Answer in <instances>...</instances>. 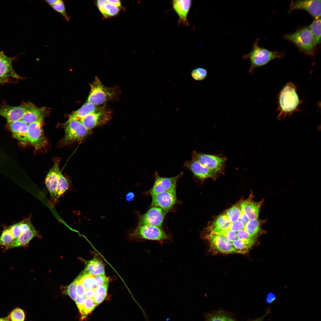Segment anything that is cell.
Masks as SVG:
<instances>
[{
    "mask_svg": "<svg viewBox=\"0 0 321 321\" xmlns=\"http://www.w3.org/2000/svg\"><path fill=\"white\" fill-rule=\"evenodd\" d=\"M297 91V85L290 82L281 89L277 96V119H284L302 111L300 108L303 101L300 98Z\"/></svg>",
    "mask_w": 321,
    "mask_h": 321,
    "instance_id": "cell-1",
    "label": "cell"
},
{
    "mask_svg": "<svg viewBox=\"0 0 321 321\" xmlns=\"http://www.w3.org/2000/svg\"><path fill=\"white\" fill-rule=\"evenodd\" d=\"M258 41L257 39L253 44L251 51L243 57L244 59L250 60V65L248 72L251 74L253 73L256 68L264 66L273 59L281 58L284 56L282 53L271 51L259 46Z\"/></svg>",
    "mask_w": 321,
    "mask_h": 321,
    "instance_id": "cell-2",
    "label": "cell"
},
{
    "mask_svg": "<svg viewBox=\"0 0 321 321\" xmlns=\"http://www.w3.org/2000/svg\"><path fill=\"white\" fill-rule=\"evenodd\" d=\"M90 91L87 101L98 106L112 99L116 94L114 87L104 85L97 77L90 85Z\"/></svg>",
    "mask_w": 321,
    "mask_h": 321,
    "instance_id": "cell-3",
    "label": "cell"
},
{
    "mask_svg": "<svg viewBox=\"0 0 321 321\" xmlns=\"http://www.w3.org/2000/svg\"><path fill=\"white\" fill-rule=\"evenodd\" d=\"M284 38L292 43L300 50L306 54H311L313 53L315 47L314 37L308 27L286 35Z\"/></svg>",
    "mask_w": 321,
    "mask_h": 321,
    "instance_id": "cell-4",
    "label": "cell"
},
{
    "mask_svg": "<svg viewBox=\"0 0 321 321\" xmlns=\"http://www.w3.org/2000/svg\"><path fill=\"white\" fill-rule=\"evenodd\" d=\"M192 160L197 161L208 167L218 174H224L227 160L226 157L220 155L203 153L194 151Z\"/></svg>",
    "mask_w": 321,
    "mask_h": 321,
    "instance_id": "cell-5",
    "label": "cell"
},
{
    "mask_svg": "<svg viewBox=\"0 0 321 321\" xmlns=\"http://www.w3.org/2000/svg\"><path fill=\"white\" fill-rule=\"evenodd\" d=\"M111 112L105 106L100 107L93 112L82 118L80 122L90 130L98 126L106 123L111 118Z\"/></svg>",
    "mask_w": 321,
    "mask_h": 321,
    "instance_id": "cell-6",
    "label": "cell"
},
{
    "mask_svg": "<svg viewBox=\"0 0 321 321\" xmlns=\"http://www.w3.org/2000/svg\"><path fill=\"white\" fill-rule=\"evenodd\" d=\"M205 238L209 243L210 250L214 253H236L232 243L223 235L207 232Z\"/></svg>",
    "mask_w": 321,
    "mask_h": 321,
    "instance_id": "cell-7",
    "label": "cell"
},
{
    "mask_svg": "<svg viewBox=\"0 0 321 321\" xmlns=\"http://www.w3.org/2000/svg\"><path fill=\"white\" fill-rule=\"evenodd\" d=\"M65 132L63 141L67 144L82 140L89 133L80 122L75 120H68L64 124Z\"/></svg>",
    "mask_w": 321,
    "mask_h": 321,
    "instance_id": "cell-8",
    "label": "cell"
},
{
    "mask_svg": "<svg viewBox=\"0 0 321 321\" xmlns=\"http://www.w3.org/2000/svg\"><path fill=\"white\" fill-rule=\"evenodd\" d=\"M133 237L149 240L161 241L168 237L161 228L150 225L139 226L131 234Z\"/></svg>",
    "mask_w": 321,
    "mask_h": 321,
    "instance_id": "cell-9",
    "label": "cell"
},
{
    "mask_svg": "<svg viewBox=\"0 0 321 321\" xmlns=\"http://www.w3.org/2000/svg\"><path fill=\"white\" fill-rule=\"evenodd\" d=\"M43 118L28 124V138L30 142L36 150L44 147L47 143L43 128Z\"/></svg>",
    "mask_w": 321,
    "mask_h": 321,
    "instance_id": "cell-10",
    "label": "cell"
},
{
    "mask_svg": "<svg viewBox=\"0 0 321 321\" xmlns=\"http://www.w3.org/2000/svg\"><path fill=\"white\" fill-rule=\"evenodd\" d=\"M296 10H303L308 12L315 19L320 18L321 1L303 0L291 1L288 11L290 13Z\"/></svg>",
    "mask_w": 321,
    "mask_h": 321,
    "instance_id": "cell-11",
    "label": "cell"
},
{
    "mask_svg": "<svg viewBox=\"0 0 321 321\" xmlns=\"http://www.w3.org/2000/svg\"><path fill=\"white\" fill-rule=\"evenodd\" d=\"M176 188L152 196V206L160 207L166 212H168L177 202Z\"/></svg>",
    "mask_w": 321,
    "mask_h": 321,
    "instance_id": "cell-12",
    "label": "cell"
},
{
    "mask_svg": "<svg viewBox=\"0 0 321 321\" xmlns=\"http://www.w3.org/2000/svg\"><path fill=\"white\" fill-rule=\"evenodd\" d=\"M166 213L160 207H152L140 217L139 226L148 225L161 228Z\"/></svg>",
    "mask_w": 321,
    "mask_h": 321,
    "instance_id": "cell-13",
    "label": "cell"
},
{
    "mask_svg": "<svg viewBox=\"0 0 321 321\" xmlns=\"http://www.w3.org/2000/svg\"><path fill=\"white\" fill-rule=\"evenodd\" d=\"M155 182L150 191V193L152 196L176 188L177 181L182 176L183 172L176 176L170 177H161L157 171H155Z\"/></svg>",
    "mask_w": 321,
    "mask_h": 321,
    "instance_id": "cell-14",
    "label": "cell"
},
{
    "mask_svg": "<svg viewBox=\"0 0 321 321\" xmlns=\"http://www.w3.org/2000/svg\"><path fill=\"white\" fill-rule=\"evenodd\" d=\"M184 166L191 171L197 178L202 180L209 178L215 180L218 176L215 171L193 160L186 161Z\"/></svg>",
    "mask_w": 321,
    "mask_h": 321,
    "instance_id": "cell-15",
    "label": "cell"
},
{
    "mask_svg": "<svg viewBox=\"0 0 321 321\" xmlns=\"http://www.w3.org/2000/svg\"><path fill=\"white\" fill-rule=\"evenodd\" d=\"M25 109L22 103L17 106L4 105L0 106V115L4 117L8 123L21 120L24 114Z\"/></svg>",
    "mask_w": 321,
    "mask_h": 321,
    "instance_id": "cell-16",
    "label": "cell"
},
{
    "mask_svg": "<svg viewBox=\"0 0 321 321\" xmlns=\"http://www.w3.org/2000/svg\"><path fill=\"white\" fill-rule=\"evenodd\" d=\"M13 136L22 145H25L29 142L28 138V124L22 120L8 123Z\"/></svg>",
    "mask_w": 321,
    "mask_h": 321,
    "instance_id": "cell-17",
    "label": "cell"
},
{
    "mask_svg": "<svg viewBox=\"0 0 321 321\" xmlns=\"http://www.w3.org/2000/svg\"><path fill=\"white\" fill-rule=\"evenodd\" d=\"M60 170L58 161L56 162L49 170L45 178V183L49 192L51 198L55 203L59 172Z\"/></svg>",
    "mask_w": 321,
    "mask_h": 321,
    "instance_id": "cell-18",
    "label": "cell"
},
{
    "mask_svg": "<svg viewBox=\"0 0 321 321\" xmlns=\"http://www.w3.org/2000/svg\"><path fill=\"white\" fill-rule=\"evenodd\" d=\"M253 195H250L247 199L240 202L241 209L250 220L258 218L260 210L264 200L263 199L256 202L253 200Z\"/></svg>",
    "mask_w": 321,
    "mask_h": 321,
    "instance_id": "cell-19",
    "label": "cell"
},
{
    "mask_svg": "<svg viewBox=\"0 0 321 321\" xmlns=\"http://www.w3.org/2000/svg\"><path fill=\"white\" fill-rule=\"evenodd\" d=\"M191 3V1L190 0H174L172 1L173 7L179 18V24L189 26L187 15Z\"/></svg>",
    "mask_w": 321,
    "mask_h": 321,
    "instance_id": "cell-20",
    "label": "cell"
},
{
    "mask_svg": "<svg viewBox=\"0 0 321 321\" xmlns=\"http://www.w3.org/2000/svg\"><path fill=\"white\" fill-rule=\"evenodd\" d=\"M25 111L22 120L28 124L43 118L44 109L36 107L33 103H23Z\"/></svg>",
    "mask_w": 321,
    "mask_h": 321,
    "instance_id": "cell-21",
    "label": "cell"
},
{
    "mask_svg": "<svg viewBox=\"0 0 321 321\" xmlns=\"http://www.w3.org/2000/svg\"><path fill=\"white\" fill-rule=\"evenodd\" d=\"M13 59V58L7 56L3 52H0V77L22 78L12 67V63Z\"/></svg>",
    "mask_w": 321,
    "mask_h": 321,
    "instance_id": "cell-22",
    "label": "cell"
},
{
    "mask_svg": "<svg viewBox=\"0 0 321 321\" xmlns=\"http://www.w3.org/2000/svg\"><path fill=\"white\" fill-rule=\"evenodd\" d=\"M231 223L225 213L221 214L208 226L207 232L219 234L228 229Z\"/></svg>",
    "mask_w": 321,
    "mask_h": 321,
    "instance_id": "cell-23",
    "label": "cell"
},
{
    "mask_svg": "<svg viewBox=\"0 0 321 321\" xmlns=\"http://www.w3.org/2000/svg\"><path fill=\"white\" fill-rule=\"evenodd\" d=\"M37 235V231L33 226L28 229L22 232L19 237L12 244L5 247V249L26 246L33 238Z\"/></svg>",
    "mask_w": 321,
    "mask_h": 321,
    "instance_id": "cell-24",
    "label": "cell"
},
{
    "mask_svg": "<svg viewBox=\"0 0 321 321\" xmlns=\"http://www.w3.org/2000/svg\"><path fill=\"white\" fill-rule=\"evenodd\" d=\"M204 321H237L232 312L219 310L204 314Z\"/></svg>",
    "mask_w": 321,
    "mask_h": 321,
    "instance_id": "cell-25",
    "label": "cell"
},
{
    "mask_svg": "<svg viewBox=\"0 0 321 321\" xmlns=\"http://www.w3.org/2000/svg\"><path fill=\"white\" fill-rule=\"evenodd\" d=\"M96 4L103 17L105 18L114 16L118 14L120 11V8L107 2L106 0H97Z\"/></svg>",
    "mask_w": 321,
    "mask_h": 321,
    "instance_id": "cell-26",
    "label": "cell"
},
{
    "mask_svg": "<svg viewBox=\"0 0 321 321\" xmlns=\"http://www.w3.org/2000/svg\"><path fill=\"white\" fill-rule=\"evenodd\" d=\"M264 220L257 219L249 220L245 225L244 229L252 237L257 239L260 235L265 233L261 226L264 223Z\"/></svg>",
    "mask_w": 321,
    "mask_h": 321,
    "instance_id": "cell-27",
    "label": "cell"
},
{
    "mask_svg": "<svg viewBox=\"0 0 321 321\" xmlns=\"http://www.w3.org/2000/svg\"><path fill=\"white\" fill-rule=\"evenodd\" d=\"M100 107L87 102L80 108L74 112L71 115L68 120H74L79 122L82 118L96 110Z\"/></svg>",
    "mask_w": 321,
    "mask_h": 321,
    "instance_id": "cell-28",
    "label": "cell"
},
{
    "mask_svg": "<svg viewBox=\"0 0 321 321\" xmlns=\"http://www.w3.org/2000/svg\"><path fill=\"white\" fill-rule=\"evenodd\" d=\"M86 274L94 276L102 274L105 275L104 266L99 260L95 258L89 261L87 265L85 270Z\"/></svg>",
    "mask_w": 321,
    "mask_h": 321,
    "instance_id": "cell-29",
    "label": "cell"
},
{
    "mask_svg": "<svg viewBox=\"0 0 321 321\" xmlns=\"http://www.w3.org/2000/svg\"><path fill=\"white\" fill-rule=\"evenodd\" d=\"M308 27L313 34L315 47L320 43L321 18L315 19Z\"/></svg>",
    "mask_w": 321,
    "mask_h": 321,
    "instance_id": "cell-30",
    "label": "cell"
},
{
    "mask_svg": "<svg viewBox=\"0 0 321 321\" xmlns=\"http://www.w3.org/2000/svg\"><path fill=\"white\" fill-rule=\"evenodd\" d=\"M69 182L67 179L63 176L61 171L59 174V177L55 202L68 189Z\"/></svg>",
    "mask_w": 321,
    "mask_h": 321,
    "instance_id": "cell-31",
    "label": "cell"
},
{
    "mask_svg": "<svg viewBox=\"0 0 321 321\" xmlns=\"http://www.w3.org/2000/svg\"><path fill=\"white\" fill-rule=\"evenodd\" d=\"M109 281L97 287L93 299L97 305L101 303L105 298L107 293Z\"/></svg>",
    "mask_w": 321,
    "mask_h": 321,
    "instance_id": "cell-32",
    "label": "cell"
},
{
    "mask_svg": "<svg viewBox=\"0 0 321 321\" xmlns=\"http://www.w3.org/2000/svg\"><path fill=\"white\" fill-rule=\"evenodd\" d=\"M97 305L95 303L93 298H85L82 306L79 310L81 316V318H85L88 314L92 312Z\"/></svg>",
    "mask_w": 321,
    "mask_h": 321,
    "instance_id": "cell-33",
    "label": "cell"
},
{
    "mask_svg": "<svg viewBox=\"0 0 321 321\" xmlns=\"http://www.w3.org/2000/svg\"><path fill=\"white\" fill-rule=\"evenodd\" d=\"M241 210L240 202L227 210L225 213L231 222H234L239 219Z\"/></svg>",
    "mask_w": 321,
    "mask_h": 321,
    "instance_id": "cell-34",
    "label": "cell"
},
{
    "mask_svg": "<svg viewBox=\"0 0 321 321\" xmlns=\"http://www.w3.org/2000/svg\"><path fill=\"white\" fill-rule=\"evenodd\" d=\"M15 240L9 227H5L0 236V246L6 247L12 244Z\"/></svg>",
    "mask_w": 321,
    "mask_h": 321,
    "instance_id": "cell-35",
    "label": "cell"
},
{
    "mask_svg": "<svg viewBox=\"0 0 321 321\" xmlns=\"http://www.w3.org/2000/svg\"><path fill=\"white\" fill-rule=\"evenodd\" d=\"M87 290L95 289L97 286L94 276L86 274L78 279Z\"/></svg>",
    "mask_w": 321,
    "mask_h": 321,
    "instance_id": "cell-36",
    "label": "cell"
},
{
    "mask_svg": "<svg viewBox=\"0 0 321 321\" xmlns=\"http://www.w3.org/2000/svg\"><path fill=\"white\" fill-rule=\"evenodd\" d=\"M51 7L54 10L62 15L66 21H69L70 18L67 13L64 3L63 1L57 0Z\"/></svg>",
    "mask_w": 321,
    "mask_h": 321,
    "instance_id": "cell-37",
    "label": "cell"
},
{
    "mask_svg": "<svg viewBox=\"0 0 321 321\" xmlns=\"http://www.w3.org/2000/svg\"><path fill=\"white\" fill-rule=\"evenodd\" d=\"M11 321H24L25 314L23 310L17 307L12 310L9 315Z\"/></svg>",
    "mask_w": 321,
    "mask_h": 321,
    "instance_id": "cell-38",
    "label": "cell"
},
{
    "mask_svg": "<svg viewBox=\"0 0 321 321\" xmlns=\"http://www.w3.org/2000/svg\"><path fill=\"white\" fill-rule=\"evenodd\" d=\"M191 75L195 80L201 81L206 78L207 75V70L204 68L198 67L192 70Z\"/></svg>",
    "mask_w": 321,
    "mask_h": 321,
    "instance_id": "cell-39",
    "label": "cell"
},
{
    "mask_svg": "<svg viewBox=\"0 0 321 321\" xmlns=\"http://www.w3.org/2000/svg\"><path fill=\"white\" fill-rule=\"evenodd\" d=\"M76 284V280L67 287L63 291L65 294L69 295L74 301L78 296L75 290Z\"/></svg>",
    "mask_w": 321,
    "mask_h": 321,
    "instance_id": "cell-40",
    "label": "cell"
},
{
    "mask_svg": "<svg viewBox=\"0 0 321 321\" xmlns=\"http://www.w3.org/2000/svg\"><path fill=\"white\" fill-rule=\"evenodd\" d=\"M245 226L243 223L239 219L238 221L234 222L232 223H231L229 228L226 230H230L235 232L237 233L238 231L244 229Z\"/></svg>",
    "mask_w": 321,
    "mask_h": 321,
    "instance_id": "cell-41",
    "label": "cell"
},
{
    "mask_svg": "<svg viewBox=\"0 0 321 321\" xmlns=\"http://www.w3.org/2000/svg\"><path fill=\"white\" fill-rule=\"evenodd\" d=\"M15 240L18 238L21 233L20 222L8 226Z\"/></svg>",
    "mask_w": 321,
    "mask_h": 321,
    "instance_id": "cell-42",
    "label": "cell"
},
{
    "mask_svg": "<svg viewBox=\"0 0 321 321\" xmlns=\"http://www.w3.org/2000/svg\"><path fill=\"white\" fill-rule=\"evenodd\" d=\"M97 287L109 281L108 279L105 275L100 274L94 276Z\"/></svg>",
    "mask_w": 321,
    "mask_h": 321,
    "instance_id": "cell-43",
    "label": "cell"
},
{
    "mask_svg": "<svg viewBox=\"0 0 321 321\" xmlns=\"http://www.w3.org/2000/svg\"><path fill=\"white\" fill-rule=\"evenodd\" d=\"M75 290L78 296H84L86 290L78 280H76Z\"/></svg>",
    "mask_w": 321,
    "mask_h": 321,
    "instance_id": "cell-44",
    "label": "cell"
},
{
    "mask_svg": "<svg viewBox=\"0 0 321 321\" xmlns=\"http://www.w3.org/2000/svg\"><path fill=\"white\" fill-rule=\"evenodd\" d=\"M85 298L84 296H78L76 299L75 301L79 310H80L81 308Z\"/></svg>",
    "mask_w": 321,
    "mask_h": 321,
    "instance_id": "cell-45",
    "label": "cell"
},
{
    "mask_svg": "<svg viewBox=\"0 0 321 321\" xmlns=\"http://www.w3.org/2000/svg\"><path fill=\"white\" fill-rule=\"evenodd\" d=\"M276 299V296L273 293L269 292L267 296L265 301L268 303H271Z\"/></svg>",
    "mask_w": 321,
    "mask_h": 321,
    "instance_id": "cell-46",
    "label": "cell"
},
{
    "mask_svg": "<svg viewBox=\"0 0 321 321\" xmlns=\"http://www.w3.org/2000/svg\"><path fill=\"white\" fill-rule=\"evenodd\" d=\"M95 291L96 288L87 290L84 296L86 298H93L95 295Z\"/></svg>",
    "mask_w": 321,
    "mask_h": 321,
    "instance_id": "cell-47",
    "label": "cell"
},
{
    "mask_svg": "<svg viewBox=\"0 0 321 321\" xmlns=\"http://www.w3.org/2000/svg\"><path fill=\"white\" fill-rule=\"evenodd\" d=\"M241 213L240 219L243 223L244 225H245L250 220L249 219L247 215L241 209Z\"/></svg>",
    "mask_w": 321,
    "mask_h": 321,
    "instance_id": "cell-48",
    "label": "cell"
},
{
    "mask_svg": "<svg viewBox=\"0 0 321 321\" xmlns=\"http://www.w3.org/2000/svg\"><path fill=\"white\" fill-rule=\"evenodd\" d=\"M106 1L112 4L119 8L122 7L121 1L118 0H107Z\"/></svg>",
    "mask_w": 321,
    "mask_h": 321,
    "instance_id": "cell-49",
    "label": "cell"
},
{
    "mask_svg": "<svg viewBox=\"0 0 321 321\" xmlns=\"http://www.w3.org/2000/svg\"><path fill=\"white\" fill-rule=\"evenodd\" d=\"M270 311L269 310L267 311L262 316L255 319L250 320L248 321H263V320L270 313Z\"/></svg>",
    "mask_w": 321,
    "mask_h": 321,
    "instance_id": "cell-50",
    "label": "cell"
},
{
    "mask_svg": "<svg viewBox=\"0 0 321 321\" xmlns=\"http://www.w3.org/2000/svg\"><path fill=\"white\" fill-rule=\"evenodd\" d=\"M134 197V193L133 192H130L127 194L125 197V199L127 201H131L133 199Z\"/></svg>",
    "mask_w": 321,
    "mask_h": 321,
    "instance_id": "cell-51",
    "label": "cell"
},
{
    "mask_svg": "<svg viewBox=\"0 0 321 321\" xmlns=\"http://www.w3.org/2000/svg\"><path fill=\"white\" fill-rule=\"evenodd\" d=\"M57 0H45V1L48 4L52 6L56 2Z\"/></svg>",
    "mask_w": 321,
    "mask_h": 321,
    "instance_id": "cell-52",
    "label": "cell"
},
{
    "mask_svg": "<svg viewBox=\"0 0 321 321\" xmlns=\"http://www.w3.org/2000/svg\"><path fill=\"white\" fill-rule=\"evenodd\" d=\"M8 78L0 77V84L8 82Z\"/></svg>",
    "mask_w": 321,
    "mask_h": 321,
    "instance_id": "cell-53",
    "label": "cell"
},
{
    "mask_svg": "<svg viewBox=\"0 0 321 321\" xmlns=\"http://www.w3.org/2000/svg\"><path fill=\"white\" fill-rule=\"evenodd\" d=\"M10 319L9 315L7 317L0 318V321H9Z\"/></svg>",
    "mask_w": 321,
    "mask_h": 321,
    "instance_id": "cell-54",
    "label": "cell"
},
{
    "mask_svg": "<svg viewBox=\"0 0 321 321\" xmlns=\"http://www.w3.org/2000/svg\"><path fill=\"white\" fill-rule=\"evenodd\" d=\"M9 321H10V320H9Z\"/></svg>",
    "mask_w": 321,
    "mask_h": 321,
    "instance_id": "cell-55",
    "label": "cell"
}]
</instances>
